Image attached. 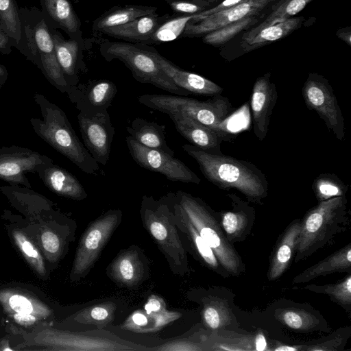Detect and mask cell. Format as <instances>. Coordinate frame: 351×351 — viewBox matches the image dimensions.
I'll return each instance as SVG.
<instances>
[{"mask_svg":"<svg viewBox=\"0 0 351 351\" xmlns=\"http://www.w3.org/2000/svg\"><path fill=\"white\" fill-rule=\"evenodd\" d=\"M99 52L107 62L117 59L132 72L133 77L143 84H150L180 96L191 93L178 86L162 71L152 56L149 45L125 41L104 40L99 43Z\"/></svg>","mask_w":351,"mask_h":351,"instance_id":"4","label":"cell"},{"mask_svg":"<svg viewBox=\"0 0 351 351\" xmlns=\"http://www.w3.org/2000/svg\"><path fill=\"white\" fill-rule=\"evenodd\" d=\"M278 317L288 327L299 330L311 329L317 322L308 312L296 308L282 310L278 313Z\"/></svg>","mask_w":351,"mask_h":351,"instance_id":"42","label":"cell"},{"mask_svg":"<svg viewBox=\"0 0 351 351\" xmlns=\"http://www.w3.org/2000/svg\"><path fill=\"white\" fill-rule=\"evenodd\" d=\"M0 25L12 38L14 47L21 38L19 8L16 0H0Z\"/></svg>","mask_w":351,"mask_h":351,"instance_id":"39","label":"cell"},{"mask_svg":"<svg viewBox=\"0 0 351 351\" xmlns=\"http://www.w3.org/2000/svg\"><path fill=\"white\" fill-rule=\"evenodd\" d=\"M36 173L44 184L58 195L75 200H82L87 197L77 178L53 162L44 166Z\"/></svg>","mask_w":351,"mask_h":351,"instance_id":"23","label":"cell"},{"mask_svg":"<svg viewBox=\"0 0 351 351\" xmlns=\"http://www.w3.org/2000/svg\"><path fill=\"white\" fill-rule=\"evenodd\" d=\"M204 324L210 329H219L230 322V315L228 309L219 302L206 303L202 311Z\"/></svg>","mask_w":351,"mask_h":351,"instance_id":"43","label":"cell"},{"mask_svg":"<svg viewBox=\"0 0 351 351\" xmlns=\"http://www.w3.org/2000/svg\"><path fill=\"white\" fill-rule=\"evenodd\" d=\"M176 193L185 215L211 247L219 263L229 273L238 274L242 269L241 259L208 206L200 199L191 194L182 191Z\"/></svg>","mask_w":351,"mask_h":351,"instance_id":"8","label":"cell"},{"mask_svg":"<svg viewBox=\"0 0 351 351\" xmlns=\"http://www.w3.org/2000/svg\"><path fill=\"white\" fill-rule=\"evenodd\" d=\"M304 21L303 16H294L256 31L249 29L221 48L220 54L226 60L231 61L246 53L287 37L300 28Z\"/></svg>","mask_w":351,"mask_h":351,"instance_id":"12","label":"cell"},{"mask_svg":"<svg viewBox=\"0 0 351 351\" xmlns=\"http://www.w3.org/2000/svg\"><path fill=\"white\" fill-rule=\"evenodd\" d=\"M21 38L14 46L27 60L35 64L47 81L61 93L69 88L58 63L50 29L40 10L19 8Z\"/></svg>","mask_w":351,"mask_h":351,"instance_id":"3","label":"cell"},{"mask_svg":"<svg viewBox=\"0 0 351 351\" xmlns=\"http://www.w3.org/2000/svg\"><path fill=\"white\" fill-rule=\"evenodd\" d=\"M110 273L119 283L128 287L136 285L143 274V265L137 252L128 250L119 254L112 263Z\"/></svg>","mask_w":351,"mask_h":351,"instance_id":"31","label":"cell"},{"mask_svg":"<svg viewBox=\"0 0 351 351\" xmlns=\"http://www.w3.org/2000/svg\"><path fill=\"white\" fill-rule=\"evenodd\" d=\"M195 14H178L176 16H169L143 44L156 45L175 40L182 34L186 25Z\"/></svg>","mask_w":351,"mask_h":351,"instance_id":"36","label":"cell"},{"mask_svg":"<svg viewBox=\"0 0 351 351\" xmlns=\"http://www.w3.org/2000/svg\"><path fill=\"white\" fill-rule=\"evenodd\" d=\"M34 100L40 108L43 117L29 120L37 136L84 173H97L98 162L78 138L65 112L38 93L34 95Z\"/></svg>","mask_w":351,"mask_h":351,"instance_id":"2","label":"cell"},{"mask_svg":"<svg viewBox=\"0 0 351 351\" xmlns=\"http://www.w3.org/2000/svg\"><path fill=\"white\" fill-rule=\"evenodd\" d=\"M174 221L178 228L184 232L192 245L203 261L211 268L217 269L219 261L211 247L200 236L196 228L189 221L183 209L179 204L178 195L176 193V199L173 206Z\"/></svg>","mask_w":351,"mask_h":351,"instance_id":"30","label":"cell"},{"mask_svg":"<svg viewBox=\"0 0 351 351\" xmlns=\"http://www.w3.org/2000/svg\"><path fill=\"white\" fill-rule=\"evenodd\" d=\"M0 300L8 311L34 315L38 318L49 315V309L32 298L19 293H5Z\"/></svg>","mask_w":351,"mask_h":351,"instance_id":"35","label":"cell"},{"mask_svg":"<svg viewBox=\"0 0 351 351\" xmlns=\"http://www.w3.org/2000/svg\"><path fill=\"white\" fill-rule=\"evenodd\" d=\"M126 130L131 137L141 145L160 149L174 156L173 150L166 142L164 125L137 117L132 121L130 126L126 127Z\"/></svg>","mask_w":351,"mask_h":351,"instance_id":"28","label":"cell"},{"mask_svg":"<svg viewBox=\"0 0 351 351\" xmlns=\"http://www.w3.org/2000/svg\"><path fill=\"white\" fill-rule=\"evenodd\" d=\"M306 107L317 112L336 138L345 137V122L337 97L328 80L324 76L309 73L302 88Z\"/></svg>","mask_w":351,"mask_h":351,"instance_id":"9","label":"cell"},{"mask_svg":"<svg viewBox=\"0 0 351 351\" xmlns=\"http://www.w3.org/2000/svg\"><path fill=\"white\" fill-rule=\"evenodd\" d=\"M276 351H295L299 350L300 348H297L293 346H288V345H279L276 348L274 349Z\"/></svg>","mask_w":351,"mask_h":351,"instance_id":"54","label":"cell"},{"mask_svg":"<svg viewBox=\"0 0 351 351\" xmlns=\"http://www.w3.org/2000/svg\"><path fill=\"white\" fill-rule=\"evenodd\" d=\"M313 0H279L273 5L265 18L250 29L256 31L294 17Z\"/></svg>","mask_w":351,"mask_h":351,"instance_id":"34","label":"cell"},{"mask_svg":"<svg viewBox=\"0 0 351 351\" xmlns=\"http://www.w3.org/2000/svg\"><path fill=\"white\" fill-rule=\"evenodd\" d=\"M180 312L166 310L161 313H147L145 311H134L121 325L123 330L136 333L155 332L181 317Z\"/></svg>","mask_w":351,"mask_h":351,"instance_id":"27","label":"cell"},{"mask_svg":"<svg viewBox=\"0 0 351 351\" xmlns=\"http://www.w3.org/2000/svg\"><path fill=\"white\" fill-rule=\"evenodd\" d=\"M207 1H209L210 3H211L212 4H215L218 1H221V0H207Z\"/></svg>","mask_w":351,"mask_h":351,"instance_id":"55","label":"cell"},{"mask_svg":"<svg viewBox=\"0 0 351 351\" xmlns=\"http://www.w3.org/2000/svg\"><path fill=\"white\" fill-rule=\"evenodd\" d=\"M176 193H170L160 199L144 195L141 214L144 226L154 238L169 262L176 266L186 265V251L174 221L173 206Z\"/></svg>","mask_w":351,"mask_h":351,"instance_id":"7","label":"cell"},{"mask_svg":"<svg viewBox=\"0 0 351 351\" xmlns=\"http://www.w3.org/2000/svg\"><path fill=\"white\" fill-rule=\"evenodd\" d=\"M171 9L179 14H195L213 7L207 0H165Z\"/></svg>","mask_w":351,"mask_h":351,"instance_id":"44","label":"cell"},{"mask_svg":"<svg viewBox=\"0 0 351 351\" xmlns=\"http://www.w3.org/2000/svg\"><path fill=\"white\" fill-rule=\"evenodd\" d=\"M152 350H202V348L198 344L191 341L189 340H179L170 341L158 348H153Z\"/></svg>","mask_w":351,"mask_h":351,"instance_id":"46","label":"cell"},{"mask_svg":"<svg viewBox=\"0 0 351 351\" xmlns=\"http://www.w3.org/2000/svg\"><path fill=\"white\" fill-rule=\"evenodd\" d=\"M313 191L319 202L332 197L345 196L348 186L334 173H321L312 184Z\"/></svg>","mask_w":351,"mask_h":351,"instance_id":"38","label":"cell"},{"mask_svg":"<svg viewBox=\"0 0 351 351\" xmlns=\"http://www.w3.org/2000/svg\"><path fill=\"white\" fill-rule=\"evenodd\" d=\"M255 350L262 351L266 350V340L262 334L257 335L254 341Z\"/></svg>","mask_w":351,"mask_h":351,"instance_id":"52","label":"cell"},{"mask_svg":"<svg viewBox=\"0 0 351 351\" xmlns=\"http://www.w3.org/2000/svg\"><path fill=\"white\" fill-rule=\"evenodd\" d=\"M182 148L196 160L204 176L219 188L235 189L257 204L267 197L268 181L253 163L223 154L208 153L193 145L185 144Z\"/></svg>","mask_w":351,"mask_h":351,"instance_id":"1","label":"cell"},{"mask_svg":"<svg viewBox=\"0 0 351 351\" xmlns=\"http://www.w3.org/2000/svg\"><path fill=\"white\" fill-rule=\"evenodd\" d=\"M277 98L276 85L271 82V73L258 77L252 88L250 105L253 131L260 141H263L267 134Z\"/></svg>","mask_w":351,"mask_h":351,"instance_id":"17","label":"cell"},{"mask_svg":"<svg viewBox=\"0 0 351 351\" xmlns=\"http://www.w3.org/2000/svg\"><path fill=\"white\" fill-rule=\"evenodd\" d=\"M279 0H245L224 11L190 21L182 34L184 37L194 38L204 35L244 18L267 16L271 7Z\"/></svg>","mask_w":351,"mask_h":351,"instance_id":"13","label":"cell"},{"mask_svg":"<svg viewBox=\"0 0 351 351\" xmlns=\"http://www.w3.org/2000/svg\"><path fill=\"white\" fill-rule=\"evenodd\" d=\"M121 213L109 210L95 220L84 232L76 252L71 277L86 276L93 266L101 250L118 226Z\"/></svg>","mask_w":351,"mask_h":351,"instance_id":"10","label":"cell"},{"mask_svg":"<svg viewBox=\"0 0 351 351\" xmlns=\"http://www.w3.org/2000/svg\"><path fill=\"white\" fill-rule=\"evenodd\" d=\"M45 343L56 346L58 350H143L133 343L110 337L54 331L45 335Z\"/></svg>","mask_w":351,"mask_h":351,"instance_id":"18","label":"cell"},{"mask_svg":"<svg viewBox=\"0 0 351 351\" xmlns=\"http://www.w3.org/2000/svg\"><path fill=\"white\" fill-rule=\"evenodd\" d=\"M157 10L155 6L143 5H115L93 21L92 31L99 34L103 29L123 25L137 18L156 13Z\"/></svg>","mask_w":351,"mask_h":351,"instance_id":"26","label":"cell"},{"mask_svg":"<svg viewBox=\"0 0 351 351\" xmlns=\"http://www.w3.org/2000/svg\"><path fill=\"white\" fill-rule=\"evenodd\" d=\"M66 93L80 113L93 117L108 112L117 88L112 81L98 80L70 86Z\"/></svg>","mask_w":351,"mask_h":351,"instance_id":"15","label":"cell"},{"mask_svg":"<svg viewBox=\"0 0 351 351\" xmlns=\"http://www.w3.org/2000/svg\"><path fill=\"white\" fill-rule=\"evenodd\" d=\"M346 196L332 197L319 202L306 213L301 221L295 262L323 247L340 230V223L346 219Z\"/></svg>","mask_w":351,"mask_h":351,"instance_id":"6","label":"cell"},{"mask_svg":"<svg viewBox=\"0 0 351 351\" xmlns=\"http://www.w3.org/2000/svg\"><path fill=\"white\" fill-rule=\"evenodd\" d=\"M351 267V247L348 244L317 264L307 268L296 276L292 284L308 282L320 276L335 271H346Z\"/></svg>","mask_w":351,"mask_h":351,"instance_id":"29","label":"cell"},{"mask_svg":"<svg viewBox=\"0 0 351 351\" xmlns=\"http://www.w3.org/2000/svg\"><path fill=\"white\" fill-rule=\"evenodd\" d=\"M125 141L132 158L143 168L161 173L171 181L200 183L201 179L180 160L160 149L145 147L130 135Z\"/></svg>","mask_w":351,"mask_h":351,"instance_id":"11","label":"cell"},{"mask_svg":"<svg viewBox=\"0 0 351 351\" xmlns=\"http://www.w3.org/2000/svg\"><path fill=\"white\" fill-rule=\"evenodd\" d=\"M140 104L165 114H184L220 132L229 134L226 127L233 112L229 99L220 95L206 101L176 95L145 94L138 97Z\"/></svg>","mask_w":351,"mask_h":351,"instance_id":"5","label":"cell"},{"mask_svg":"<svg viewBox=\"0 0 351 351\" xmlns=\"http://www.w3.org/2000/svg\"><path fill=\"white\" fill-rule=\"evenodd\" d=\"M115 310L114 302L100 303L82 309L73 316V319L82 324L95 325L101 329L114 320Z\"/></svg>","mask_w":351,"mask_h":351,"instance_id":"37","label":"cell"},{"mask_svg":"<svg viewBox=\"0 0 351 351\" xmlns=\"http://www.w3.org/2000/svg\"><path fill=\"white\" fill-rule=\"evenodd\" d=\"M13 319L19 324L24 326H33L38 320V317L31 314L12 313Z\"/></svg>","mask_w":351,"mask_h":351,"instance_id":"50","label":"cell"},{"mask_svg":"<svg viewBox=\"0 0 351 351\" xmlns=\"http://www.w3.org/2000/svg\"><path fill=\"white\" fill-rule=\"evenodd\" d=\"M14 45L12 38L0 25V53L9 55L12 52V47H14Z\"/></svg>","mask_w":351,"mask_h":351,"instance_id":"49","label":"cell"},{"mask_svg":"<svg viewBox=\"0 0 351 351\" xmlns=\"http://www.w3.org/2000/svg\"><path fill=\"white\" fill-rule=\"evenodd\" d=\"M43 249L48 254L57 255L61 249V242L59 237L51 230L44 231L40 237Z\"/></svg>","mask_w":351,"mask_h":351,"instance_id":"45","label":"cell"},{"mask_svg":"<svg viewBox=\"0 0 351 351\" xmlns=\"http://www.w3.org/2000/svg\"><path fill=\"white\" fill-rule=\"evenodd\" d=\"M166 310L167 305L164 300L156 295H151L144 306V311L147 313H161Z\"/></svg>","mask_w":351,"mask_h":351,"instance_id":"48","label":"cell"},{"mask_svg":"<svg viewBox=\"0 0 351 351\" xmlns=\"http://www.w3.org/2000/svg\"><path fill=\"white\" fill-rule=\"evenodd\" d=\"M228 197L232 200V210L223 212L221 226L228 241L234 239L240 236L247 226V213L252 208L242 201L234 194H228Z\"/></svg>","mask_w":351,"mask_h":351,"instance_id":"32","label":"cell"},{"mask_svg":"<svg viewBox=\"0 0 351 351\" xmlns=\"http://www.w3.org/2000/svg\"><path fill=\"white\" fill-rule=\"evenodd\" d=\"M149 50L166 75L178 86L198 95H221L223 89L211 80L194 73L182 70L165 58L153 47Z\"/></svg>","mask_w":351,"mask_h":351,"instance_id":"21","label":"cell"},{"mask_svg":"<svg viewBox=\"0 0 351 351\" xmlns=\"http://www.w3.org/2000/svg\"><path fill=\"white\" fill-rule=\"evenodd\" d=\"M49 29L54 43L56 59L64 77L69 87L75 86L80 83V75L85 68L83 62L85 41L82 36L65 39L57 29Z\"/></svg>","mask_w":351,"mask_h":351,"instance_id":"20","label":"cell"},{"mask_svg":"<svg viewBox=\"0 0 351 351\" xmlns=\"http://www.w3.org/2000/svg\"><path fill=\"white\" fill-rule=\"evenodd\" d=\"M77 118L84 145L98 163L106 165L114 135L108 112L93 117L79 112Z\"/></svg>","mask_w":351,"mask_h":351,"instance_id":"16","label":"cell"},{"mask_svg":"<svg viewBox=\"0 0 351 351\" xmlns=\"http://www.w3.org/2000/svg\"><path fill=\"white\" fill-rule=\"evenodd\" d=\"M176 130L191 145L208 153L222 154L221 145L223 141L231 138V134L215 130L191 117L181 113L168 114Z\"/></svg>","mask_w":351,"mask_h":351,"instance_id":"19","label":"cell"},{"mask_svg":"<svg viewBox=\"0 0 351 351\" xmlns=\"http://www.w3.org/2000/svg\"><path fill=\"white\" fill-rule=\"evenodd\" d=\"M12 235L16 244L31 266L38 274L45 275L46 270L43 258L34 243L20 231H13Z\"/></svg>","mask_w":351,"mask_h":351,"instance_id":"40","label":"cell"},{"mask_svg":"<svg viewBox=\"0 0 351 351\" xmlns=\"http://www.w3.org/2000/svg\"><path fill=\"white\" fill-rule=\"evenodd\" d=\"M245 1V0H223L218 5L213 6L210 9H208L198 14H195L191 21H195L202 17L226 10Z\"/></svg>","mask_w":351,"mask_h":351,"instance_id":"47","label":"cell"},{"mask_svg":"<svg viewBox=\"0 0 351 351\" xmlns=\"http://www.w3.org/2000/svg\"><path fill=\"white\" fill-rule=\"evenodd\" d=\"M336 36L349 46L351 45V27L339 28L336 32Z\"/></svg>","mask_w":351,"mask_h":351,"instance_id":"51","label":"cell"},{"mask_svg":"<svg viewBox=\"0 0 351 351\" xmlns=\"http://www.w3.org/2000/svg\"><path fill=\"white\" fill-rule=\"evenodd\" d=\"M40 5L50 28L61 29L69 38L82 36L81 21L69 0H40Z\"/></svg>","mask_w":351,"mask_h":351,"instance_id":"22","label":"cell"},{"mask_svg":"<svg viewBox=\"0 0 351 351\" xmlns=\"http://www.w3.org/2000/svg\"><path fill=\"white\" fill-rule=\"evenodd\" d=\"M266 16H254L231 23L202 36V41L207 45L222 48L241 32L247 30L260 22Z\"/></svg>","mask_w":351,"mask_h":351,"instance_id":"33","label":"cell"},{"mask_svg":"<svg viewBox=\"0 0 351 351\" xmlns=\"http://www.w3.org/2000/svg\"><path fill=\"white\" fill-rule=\"evenodd\" d=\"M157 12L137 18L123 25L103 29L99 34L126 42L144 43L169 16Z\"/></svg>","mask_w":351,"mask_h":351,"instance_id":"24","label":"cell"},{"mask_svg":"<svg viewBox=\"0 0 351 351\" xmlns=\"http://www.w3.org/2000/svg\"><path fill=\"white\" fill-rule=\"evenodd\" d=\"M307 289L316 293H322L332 297L336 302L343 306H350L351 304V276H348L343 281L326 285H311L306 286Z\"/></svg>","mask_w":351,"mask_h":351,"instance_id":"41","label":"cell"},{"mask_svg":"<svg viewBox=\"0 0 351 351\" xmlns=\"http://www.w3.org/2000/svg\"><path fill=\"white\" fill-rule=\"evenodd\" d=\"M53 160L27 147L17 145L0 148V179L10 184L23 185L31 188L26 177L27 173L37 171Z\"/></svg>","mask_w":351,"mask_h":351,"instance_id":"14","label":"cell"},{"mask_svg":"<svg viewBox=\"0 0 351 351\" xmlns=\"http://www.w3.org/2000/svg\"><path fill=\"white\" fill-rule=\"evenodd\" d=\"M301 221H295L286 230L274 252L267 274L269 280L280 277L289 265L295 253Z\"/></svg>","mask_w":351,"mask_h":351,"instance_id":"25","label":"cell"},{"mask_svg":"<svg viewBox=\"0 0 351 351\" xmlns=\"http://www.w3.org/2000/svg\"><path fill=\"white\" fill-rule=\"evenodd\" d=\"M8 77L7 68L0 62V88L4 86Z\"/></svg>","mask_w":351,"mask_h":351,"instance_id":"53","label":"cell"}]
</instances>
